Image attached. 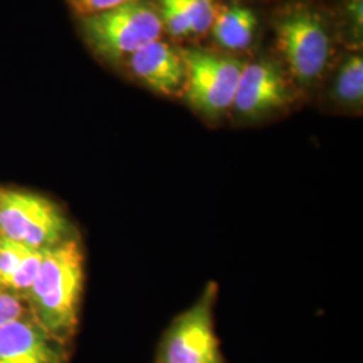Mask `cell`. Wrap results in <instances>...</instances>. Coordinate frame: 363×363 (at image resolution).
Returning <instances> with one entry per match:
<instances>
[{
  "mask_svg": "<svg viewBox=\"0 0 363 363\" xmlns=\"http://www.w3.org/2000/svg\"><path fill=\"white\" fill-rule=\"evenodd\" d=\"M84 283L85 256L78 235L46 249L26 295L33 320L69 347L77 337Z\"/></svg>",
  "mask_w": 363,
  "mask_h": 363,
  "instance_id": "cell-1",
  "label": "cell"
},
{
  "mask_svg": "<svg viewBox=\"0 0 363 363\" xmlns=\"http://www.w3.org/2000/svg\"><path fill=\"white\" fill-rule=\"evenodd\" d=\"M0 235L43 250L78 237V232L65 210L50 198L0 187Z\"/></svg>",
  "mask_w": 363,
  "mask_h": 363,
  "instance_id": "cell-2",
  "label": "cell"
},
{
  "mask_svg": "<svg viewBox=\"0 0 363 363\" xmlns=\"http://www.w3.org/2000/svg\"><path fill=\"white\" fill-rule=\"evenodd\" d=\"M217 295L218 286L210 281L169 323L157 345L155 363H226L214 323Z\"/></svg>",
  "mask_w": 363,
  "mask_h": 363,
  "instance_id": "cell-3",
  "label": "cell"
},
{
  "mask_svg": "<svg viewBox=\"0 0 363 363\" xmlns=\"http://www.w3.org/2000/svg\"><path fill=\"white\" fill-rule=\"evenodd\" d=\"M163 23L155 10L132 0L113 10L84 18V31L94 50L108 60L130 57L159 40Z\"/></svg>",
  "mask_w": 363,
  "mask_h": 363,
  "instance_id": "cell-4",
  "label": "cell"
},
{
  "mask_svg": "<svg viewBox=\"0 0 363 363\" xmlns=\"http://www.w3.org/2000/svg\"><path fill=\"white\" fill-rule=\"evenodd\" d=\"M182 57L187 103L210 120L223 116L233 106L244 66L237 60L202 50H187Z\"/></svg>",
  "mask_w": 363,
  "mask_h": 363,
  "instance_id": "cell-5",
  "label": "cell"
},
{
  "mask_svg": "<svg viewBox=\"0 0 363 363\" xmlns=\"http://www.w3.org/2000/svg\"><path fill=\"white\" fill-rule=\"evenodd\" d=\"M279 45L295 77L308 82L323 72L330 40L320 21L308 13H294L277 28Z\"/></svg>",
  "mask_w": 363,
  "mask_h": 363,
  "instance_id": "cell-6",
  "label": "cell"
},
{
  "mask_svg": "<svg viewBox=\"0 0 363 363\" xmlns=\"http://www.w3.org/2000/svg\"><path fill=\"white\" fill-rule=\"evenodd\" d=\"M70 351L31 316L0 327V363H70Z\"/></svg>",
  "mask_w": 363,
  "mask_h": 363,
  "instance_id": "cell-7",
  "label": "cell"
},
{
  "mask_svg": "<svg viewBox=\"0 0 363 363\" xmlns=\"http://www.w3.org/2000/svg\"><path fill=\"white\" fill-rule=\"evenodd\" d=\"M289 99L279 70L267 62H255L242 69L232 109L241 118L255 120L283 109Z\"/></svg>",
  "mask_w": 363,
  "mask_h": 363,
  "instance_id": "cell-8",
  "label": "cell"
},
{
  "mask_svg": "<svg viewBox=\"0 0 363 363\" xmlns=\"http://www.w3.org/2000/svg\"><path fill=\"white\" fill-rule=\"evenodd\" d=\"M128 62L132 73L157 93L175 94L186 85L183 57L160 40L133 52Z\"/></svg>",
  "mask_w": 363,
  "mask_h": 363,
  "instance_id": "cell-9",
  "label": "cell"
},
{
  "mask_svg": "<svg viewBox=\"0 0 363 363\" xmlns=\"http://www.w3.org/2000/svg\"><path fill=\"white\" fill-rule=\"evenodd\" d=\"M45 252L0 235V286L26 300Z\"/></svg>",
  "mask_w": 363,
  "mask_h": 363,
  "instance_id": "cell-10",
  "label": "cell"
},
{
  "mask_svg": "<svg viewBox=\"0 0 363 363\" xmlns=\"http://www.w3.org/2000/svg\"><path fill=\"white\" fill-rule=\"evenodd\" d=\"M257 26V18L242 6L225 7L217 13L211 31L216 40L226 49L244 50L250 46Z\"/></svg>",
  "mask_w": 363,
  "mask_h": 363,
  "instance_id": "cell-11",
  "label": "cell"
},
{
  "mask_svg": "<svg viewBox=\"0 0 363 363\" xmlns=\"http://www.w3.org/2000/svg\"><path fill=\"white\" fill-rule=\"evenodd\" d=\"M334 97L346 106L361 104L363 97V61L354 55L349 58L339 72Z\"/></svg>",
  "mask_w": 363,
  "mask_h": 363,
  "instance_id": "cell-12",
  "label": "cell"
},
{
  "mask_svg": "<svg viewBox=\"0 0 363 363\" xmlns=\"http://www.w3.org/2000/svg\"><path fill=\"white\" fill-rule=\"evenodd\" d=\"M186 16L191 35L205 34L213 26L217 15L213 0H175Z\"/></svg>",
  "mask_w": 363,
  "mask_h": 363,
  "instance_id": "cell-13",
  "label": "cell"
},
{
  "mask_svg": "<svg viewBox=\"0 0 363 363\" xmlns=\"http://www.w3.org/2000/svg\"><path fill=\"white\" fill-rule=\"evenodd\" d=\"M30 316L26 300L0 286V327Z\"/></svg>",
  "mask_w": 363,
  "mask_h": 363,
  "instance_id": "cell-14",
  "label": "cell"
},
{
  "mask_svg": "<svg viewBox=\"0 0 363 363\" xmlns=\"http://www.w3.org/2000/svg\"><path fill=\"white\" fill-rule=\"evenodd\" d=\"M164 25L174 37H189L191 30L175 0H159Z\"/></svg>",
  "mask_w": 363,
  "mask_h": 363,
  "instance_id": "cell-15",
  "label": "cell"
},
{
  "mask_svg": "<svg viewBox=\"0 0 363 363\" xmlns=\"http://www.w3.org/2000/svg\"><path fill=\"white\" fill-rule=\"evenodd\" d=\"M130 1L132 0H78L77 3H74V9L85 18L113 10Z\"/></svg>",
  "mask_w": 363,
  "mask_h": 363,
  "instance_id": "cell-16",
  "label": "cell"
},
{
  "mask_svg": "<svg viewBox=\"0 0 363 363\" xmlns=\"http://www.w3.org/2000/svg\"><path fill=\"white\" fill-rule=\"evenodd\" d=\"M69 1H72L74 4V3H77L78 0H69Z\"/></svg>",
  "mask_w": 363,
  "mask_h": 363,
  "instance_id": "cell-17",
  "label": "cell"
}]
</instances>
